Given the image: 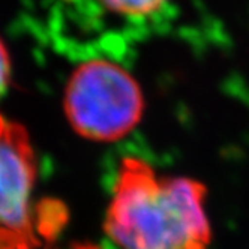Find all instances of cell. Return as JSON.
Segmentation results:
<instances>
[{
	"instance_id": "cell-7",
	"label": "cell",
	"mask_w": 249,
	"mask_h": 249,
	"mask_svg": "<svg viewBox=\"0 0 249 249\" xmlns=\"http://www.w3.org/2000/svg\"><path fill=\"white\" fill-rule=\"evenodd\" d=\"M77 249H99V248L92 246V245H80V246H77Z\"/></svg>"
},
{
	"instance_id": "cell-1",
	"label": "cell",
	"mask_w": 249,
	"mask_h": 249,
	"mask_svg": "<svg viewBox=\"0 0 249 249\" xmlns=\"http://www.w3.org/2000/svg\"><path fill=\"white\" fill-rule=\"evenodd\" d=\"M204 194L198 182L159 176L144 159L123 158L105 233L120 249H206Z\"/></svg>"
},
{
	"instance_id": "cell-4",
	"label": "cell",
	"mask_w": 249,
	"mask_h": 249,
	"mask_svg": "<svg viewBox=\"0 0 249 249\" xmlns=\"http://www.w3.org/2000/svg\"><path fill=\"white\" fill-rule=\"evenodd\" d=\"M168 0H99L108 11L124 17H146L161 9Z\"/></svg>"
},
{
	"instance_id": "cell-6",
	"label": "cell",
	"mask_w": 249,
	"mask_h": 249,
	"mask_svg": "<svg viewBox=\"0 0 249 249\" xmlns=\"http://www.w3.org/2000/svg\"><path fill=\"white\" fill-rule=\"evenodd\" d=\"M9 78H11V63H9V54L3 45V42L0 41V95H3V92L9 86Z\"/></svg>"
},
{
	"instance_id": "cell-5",
	"label": "cell",
	"mask_w": 249,
	"mask_h": 249,
	"mask_svg": "<svg viewBox=\"0 0 249 249\" xmlns=\"http://www.w3.org/2000/svg\"><path fill=\"white\" fill-rule=\"evenodd\" d=\"M38 245L24 236L0 230V249H38Z\"/></svg>"
},
{
	"instance_id": "cell-3",
	"label": "cell",
	"mask_w": 249,
	"mask_h": 249,
	"mask_svg": "<svg viewBox=\"0 0 249 249\" xmlns=\"http://www.w3.org/2000/svg\"><path fill=\"white\" fill-rule=\"evenodd\" d=\"M36 156L21 124L0 114V230L39 243L42 224L33 207Z\"/></svg>"
},
{
	"instance_id": "cell-2",
	"label": "cell",
	"mask_w": 249,
	"mask_h": 249,
	"mask_svg": "<svg viewBox=\"0 0 249 249\" xmlns=\"http://www.w3.org/2000/svg\"><path fill=\"white\" fill-rule=\"evenodd\" d=\"M144 108L138 83L120 65L92 59L71 75L65 90V113L81 137L111 143L128 135Z\"/></svg>"
}]
</instances>
